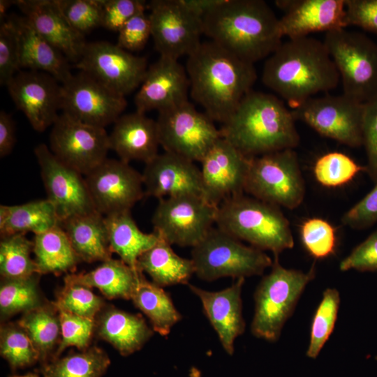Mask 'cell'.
<instances>
[{
	"mask_svg": "<svg viewBox=\"0 0 377 377\" xmlns=\"http://www.w3.org/2000/svg\"><path fill=\"white\" fill-rule=\"evenodd\" d=\"M189 94L214 121L224 123L257 80L254 64L209 40L186 60Z\"/></svg>",
	"mask_w": 377,
	"mask_h": 377,
	"instance_id": "1",
	"label": "cell"
},
{
	"mask_svg": "<svg viewBox=\"0 0 377 377\" xmlns=\"http://www.w3.org/2000/svg\"><path fill=\"white\" fill-rule=\"evenodd\" d=\"M261 79L295 108L336 88L340 76L324 43L305 36L282 42L266 59Z\"/></svg>",
	"mask_w": 377,
	"mask_h": 377,
	"instance_id": "2",
	"label": "cell"
},
{
	"mask_svg": "<svg viewBox=\"0 0 377 377\" xmlns=\"http://www.w3.org/2000/svg\"><path fill=\"white\" fill-rule=\"evenodd\" d=\"M202 22L210 40L253 64L282 43L279 19L263 0H223Z\"/></svg>",
	"mask_w": 377,
	"mask_h": 377,
	"instance_id": "3",
	"label": "cell"
},
{
	"mask_svg": "<svg viewBox=\"0 0 377 377\" xmlns=\"http://www.w3.org/2000/svg\"><path fill=\"white\" fill-rule=\"evenodd\" d=\"M295 121L280 98L252 90L219 130L222 138L252 158L294 149L300 140Z\"/></svg>",
	"mask_w": 377,
	"mask_h": 377,
	"instance_id": "4",
	"label": "cell"
},
{
	"mask_svg": "<svg viewBox=\"0 0 377 377\" xmlns=\"http://www.w3.org/2000/svg\"><path fill=\"white\" fill-rule=\"evenodd\" d=\"M216 225L239 240L274 256L294 246L290 223L279 207L241 193L223 200Z\"/></svg>",
	"mask_w": 377,
	"mask_h": 377,
	"instance_id": "5",
	"label": "cell"
},
{
	"mask_svg": "<svg viewBox=\"0 0 377 377\" xmlns=\"http://www.w3.org/2000/svg\"><path fill=\"white\" fill-rule=\"evenodd\" d=\"M272 269L263 276L254 294L255 311L251 331L257 338L276 341L293 313L307 284L315 276V267L307 272L287 269L274 256Z\"/></svg>",
	"mask_w": 377,
	"mask_h": 377,
	"instance_id": "6",
	"label": "cell"
},
{
	"mask_svg": "<svg viewBox=\"0 0 377 377\" xmlns=\"http://www.w3.org/2000/svg\"><path fill=\"white\" fill-rule=\"evenodd\" d=\"M195 274L212 281L223 277L233 279L258 276L272 265L264 251L243 244L240 240L218 227L192 248Z\"/></svg>",
	"mask_w": 377,
	"mask_h": 377,
	"instance_id": "7",
	"label": "cell"
},
{
	"mask_svg": "<svg viewBox=\"0 0 377 377\" xmlns=\"http://www.w3.org/2000/svg\"><path fill=\"white\" fill-rule=\"evenodd\" d=\"M342 81L343 94L365 103L377 97V44L346 28L326 32L323 41Z\"/></svg>",
	"mask_w": 377,
	"mask_h": 377,
	"instance_id": "8",
	"label": "cell"
},
{
	"mask_svg": "<svg viewBox=\"0 0 377 377\" xmlns=\"http://www.w3.org/2000/svg\"><path fill=\"white\" fill-rule=\"evenodd\" d=\"M244 192L277 207H299L306 186L295 151L284 149L251 158Z\"/></svg>",
	"mask_w": 377,
	"mask_h": 377,
	"instance_id": "9",
	"label": "cell"
},
{
	"mask_svg": "<svg viewBox=\"0 0 377 377\" xmlns=\"http://www.w3.org/2000/svg\"><path fill=\"white\" fill-rule=\"evenodd\" d=\"M156 121L164 151L193 162H201L221 138L214 121L189 101L158 112Z\"/></svg>",
	"mask_w": 377,
	"mask_h": 377,
	"instance_id": "10",
	"label": "cell"
},
{
	"mask_svg": "<svg viewBox=\"0 0 377 377\" xmlns=\"http://www.w3.org/2000/svg\"><path fill=\"white\" fill-rule=\"evenodd\" d=\"M217 208L198 195L161 198L151 219L154 231L171 245L193 248L213 228Z\"/></svg>",
	"mask_w": 377,
	"mask_h": 377,
	"instance_id": "11",
	"label": "cell"
},
{
	"mask_svg": "<svg viewBox=\"0 0 377 377\" xmlns=\"http://www.w3.org/2000/svg\"><path fill=\"white\" fill-rule=\"evenodd\" d=\"M300 120L323 136L351 147L363 145L364 103L345 94L311 97L292 110Z\"/></svg>",
	"mask_w": 377,
	"mask_h": 377,
	"instance_id": "12",
	"label": "cell"
},
{
	"mask_svg": "<svg viewBox=\"0 0 377 377\" xmlns=\"http://www.w3.org/2000/svg\"><path fill=\"white\" fill-rule=\"evenodd\" d=\"M50 146L60 161L84 176L104 161L110 149L105 128L85 124L64 112L52 125Z\"/></svg>",
	"mask_w": 377,
	"mask_h": 377,
	"instance_id": "13",
	"label": "cell"
},
{
	"mask_svg": "<svg viewBox=\"0 0 377 377\" xmlns=\"http://www.w3.org/2000/svg\"><path fill=\"white\" fill-rule=\"evenodd\" d=\"M151 37L160 57L178 60L189 56L201 44L202 19L181 0H153L148 3Z\"/></svg>",
	"mask_w": 377,
	"mask_h": 377,
	"instance_id": "14",
	"label": "cell"
},
{
	"mask_svg": "<svg viewBox=\"0 0 377 377\" xmlns=\"http://www.w3.org/2000/svg\"><path fill=\"white\" fill-rule=\"evenodd\" d=\"M74 67L123 96L140 86L148 69L145 58L107 41L87 43Z\"/></svg>",
	"mask_w": 377,
	"mask_h": 377,
	"instance_id": "15",
	"label": "cell"
},
{
	"mask_svg": "<svg viewBox=\"0 0 377 377\" xmlns=\"http://www.w3.org/2000/svg\"><path fill=\"white\" fill-rule=\"evenodd\" d=\"M126 105L125 96L83 71L61 84L62 112L85 124L105 128L122 115Z\"/></svg>",
	"mask_w": 377,
	"mask_h": 377,
	"instance_id": "16",
	"label": "cell"
},
{
	"mask_svg": "<svg viewBox=\"0 0 377 377\" xmlns=\"http://www.w3.org/2000/svg\"><path fill=\"white\" fill-rule=\"evenodd\" d=\"M34 154L47 199L60 222L97 212L82 174L60 161L43 143L36 147Z\"/></svg>",
	"mask_w": 377,
	"mask_h": 377,
	"instance_id": "17",
	"label": "cell"
},
{
	"mask_svg": "<svg viewBox=\"0 0 377 377\" xmlns=\"http://www.w3.org/2000/svg\"><path fill=\"white\" fill-rule=\"evenodd\" d=\"M84 178L96 211L104 216L131 211L145 196L142 175L121 159L107 158Z\"/></svg>",
	"mask_w": 377,
	"mask_h": 377,
	"instance_id": "18",
	"label": "cell"
},
{
	"mask_svg": "<svg viewBox=\"0 0 377 377\" xmlns=\"http://www.w3.org/2000/svg\"><path fill=\"white\" fill-rule=\"evenodd\" d=\"M16 108L31 127L43 132L54 124L61 110V84L48 73L20 71L6 84Z\"/></svg>",
	"mask_w": 377,
	"mask_h": 377,
	"instance_id": "19",
	"label": "cell"
},
{
	"mask_svg": "<svg viewBox=\"0 0 377 377\" xmlns=\"http://www.w3.org/2000/svg\"><path fill=\"white\" fill-rule=\"evenodd\" d=\"M250 159L221 138L200 162L204 198L218 207L225 199L244 193Z\"/></svg>",
	"mask_w": 377,
	"mask_h": 377,
	"instance_id": "20",
	"label": "cell"
},
{
	"mask_svg": "<svg viewBox=\"0 0 377 377\" xmlns=\"http://www.w3.org/2000/svg\"><path fill=\"white\" fill-rule=\"evenodd\" d=\"M190 82L178 60L160 57L146 72L135 96L136 111L161 112L188 101Z\"/></svg>",
	"mask_w": 377,
	"mask_h": 377,
	"instance_id": "21",
	"label": "cell"
},
{
	"mask_svg": "<svg viewBox=\"0 0 377 377\" xmlns=\"http://www.w3.org/2000/svg\"><path fill=\"white\" fill-rule=\"evenodd\" d=\"M142 175L145 197L160 200L193 195L204 198L200 169L195 162L181 156L167 151L158 154L145 164Z\"/></svg>",
	"mask_w": 377,
	"mask_h": 377,
	"instance_id": "22",
	"label": "cell"
},
{
	"mask_svg": "<svg viewBox=\"0 0 377 377\" xmlns=\"http://www.w3.org/2000/svg\"><path fill=\"white\" fill-rule=\"evenodd\" d=\"M275 5L283 13L279 18L281 34L289 39L348 26L345 0H276Z\"/></svg>",
	"mask_w": 377,
	"mask_h": 377,
	"instance_id": "23",
	"label": "cell"
},
{
	"mask_svg": "<svg viewBox=\"0 0 377 377\" xmlns=\"http://www.w3.org/2000/svg\"><path fill=\"white\" fill-rule=\"evenodd\" d=\"M15 5L34 29L58 49L69 61L81 57L87 44L62 14L57 0H17Z\"/></svg>",
	"mask_w": 377,
	"mask_h": 377,
	"instance_id": "24",
	"label": "cell"
},
{
	"mask_svg": "<svg viewBox=\"0 0 377 377\" xmlns=\"http://www.w3.org/2000/svg\"><path fill=\"white\" fill-rule=\"evenodd\" d=\"M244 278L237 279L229 287L216 292L207 291L188 284L199 297L204 313L216 331L225 351L232 355L234 343L246 327L242 315V289Z\"/></svg>",
	"mask_w": 377,
	"mask_h": 377,
	"instance_id": "25",
	"label": "cell"
},
{
	"mask_svg": "<svg viewBox=\"0 0 377 377\" xmlns=\"http://www.w3.org/2000/svg\"><path fill=\"white\" fill-rule=\"evenodd\" d=\"M110 149L119 159L129 163L140 161L145 164L158 154L160 146L156 120L135 111L121 115L109 135Z\"/></svg>",
	"mask_w": 377,
	"mask_h": 377,
	"instance_id": "26",
	"label": "cell"
},
{
	"mask_svg": "<svg viewBox=\"0 0 377 377\" xmlns=\"http://www.w3.org/2000/svg\"><path fill=\"white\" fill-rule=\"evenodd\" d=\"M11 19L18 38L20 68L48 73L61 84L68 80L73 75L68 59L42 37L24 16Z\"/></svg>",
	"mask_w": 377,
	"mask_h": 377,
	"instance_id": "27",
	"label": "cell"
},
{
	"mask_svg": "<svg viewBox=\"0 0 377 377\" xmlns=\"http://www.w3.org/2000/svg\"><path fill=\"white\" fill-rule=\"evenodd\" d=\"M95 329L99 337L110 343L123 356L141 349L153 335V330L140 315L114 307L101 312Z\"/></svg>",
	"mask_w": 377,
	"mask_h": 377,
	"instance_id": "28",
	"label": "cell"
},
{
	"mask_svg": "<svg viewBox=\"0 0 377 377\" xmlns=\"http://www.w3.org/2000/svg\"><path fill=\"white\" fill-rule=\"evenodd\" d=\"M80 260L104 262L112 258L105 216L96 212L60 222Z\"/></svg>",
	"mask_w": 377,
	"mask_h": 377,
	"instance_id": "29",
	"label": "cell"
},
{
	"mask_svg": "<svg viewBox=\"0 0 377 377\" xmlns=\"http://www.w3.org/2000/svg\"><path fill=\"white\" fill-rule=\"evenodd\" d=\"M142 274L141 271L133 269L121 259L110 258L88 272L68 274L64 281L96 288L108 299L130 300Z\"/></svg>",
	"mask_w": 377,
	"mask_h": 377,
	"instance_id": "30",
	"label": "cell"
},
{
	"mask_svg": "<svg viewBox=\"0 0 377 377\" xmlns=\"http://www.w3.org/2000/svg\"><path fill=\"white\" fill-rule=\"evenodd\" d=\"M105 223L112 252L130 267L138 269V258L156 244L159 235L154 231H141L131 211L105 216Z\"/></svg>",
	"mask_w": 377,
	"mask_h": 377,
	"instance_id": "31",
	"label": "cell"
},
{
	"mask_svg": "<svg viewBox=\"0 0 377 377\" xmlns=\"http://www.w3.org/2000/svg\"><path fill=\"white\" fill-rule=\"evenodd\" d=\"M171 246L159 236L156 244L138 258V269L148 274L152 282L161 287L188 285L195 274L193 263L178 256Z\"/></svg>",
	"mask_w": 377,
	"mask_h": 377,
	"instance_id": "32",
	"label": "cell"
},
{
	"mask_svg": "<svg viewBox=\"0 0 377 377\" xmlns=\"http://www.w3.org/2000/svg\"><path fill=\"white\" fill-rule=\"evenodd\" d=\"M59 224L55 209L47 198L15 205H0L1 237L29 232L38 235Z\"/></svg>",
	"mask_w": 377,
	"mask_h": 377,
	"instance_id": "33",
	"label": "cell"
},
{
	"mask_svg": "<svg viewBox=\"0 0 377 377\" xmlns=\"http://www.w3.org/2000/svg\"><path fill=\"white\" fill-rule=\"evenodd\" d=\"M33 242L34 261L40 274L73 272L80 261L60 224L35 235Z\"/></svg>",
	"mask_w": 377,
	"mask_h": 377,
	"instance_id": "34",
	"label": "cell"
},
{
	"mask_svg": "<svg viewBox=\"0 0 377 377\" xmlns=\"http://www.w3.org/2000/svg\"><path fill=\"white\" fill-rule=\"evenodd\" d=\"M131 300L149 319L154 331L167 336L182 316L163 287L148 281L143 274L138 280Z\"/></svg>",
	"mask_w": 377,
	"mask_h": 377,
	"instance_id": "35",
	"label": "cell"
},
{
	"mask_svg": "<svg viewBox=\"0 0 377 377\" xmlns=\"http://www.w3.org/2000/svg\"><path fill=\"white\" fill-rule=\"evenodd\" d=\"M18 325L27 332L39 353L42 365L46 364L61 339V323L57 309L52 304L24 313Z\"/></svg>",
	"mask_w": 377,
	"mask_h": 377,
	"instance_id": "36",
	"label": "cell"
},
{
	"mask_svg": "<svg viewBox=\"0 0 377 377\" xmlns=\"http://www.w3.org/2000/svg\"><path fill=\"white\" fill-rule=\"evenodd\" d=\"M110 364L107 353L93 346L42 365L43 377H101Z\"/></svg>",
	"mask_w": 377,
	"mask_h": 377,
	"instance_id": "37",
	"label": "cell"
},
{
	"mask_svg": "<svg viewBox=\"0 0 377 377\" xmlns=\"http://www.w3.org/2000/svg\"><path fill=\"white\" fill-rule=\"evenodd\" d=\"M40 275L36 273L24 278L3 279L0 287L1 318L24 313L44 304L38 289Z\"/></svg>",
	"mask_w": 377,
	"mask_h": 377,
	"instance_id": "38",
	"label": "cell"
},
{
	"mask_svg": "<svg viewBox=\"0 0 377 377\" xmlns=\"http://www.w3.org/2000/svg\"><path fill=\"white\" fill-rule=\"evenodd\" d=\"M33 249L34 242L26 237V234L1 237L0 273L2 279L24 278L38 273L36 263L31 257Z\"/></svg>",
	"mask_w": 377,
	"mask_h": 377,
	"instance_id": "39",
	"label": "cell"
},
{
	"mask_svg": "<svg viewBox=\"0 0 377 377\" xmlns=\"http://www.w3.org/2000/svg\"><path fill=\"white\" fill-rule=\"evenodd\" d=\"M336 288H327L313 318L306 356L315 359L332 333L340 305Z\"/></svg>",
	"mask_w": 377,
	"mask_h": 377,
	"instance_id": "40",
	"label": "cell"
},
{
	"mask_svg": "<svg viewBox=\"0 0 377 377\" xmlns=\"http://www.w3.org/2000/svg\"><path fill=\"white\" fill-rule=\"evenodd\" d=\"M0 353L13 370L33 365L40 358L31 340L18 323L1 327Z\"/></svg>",
	"mask_w": 377,
	"mask_h": 377,
	"instance_id": "41",
	"label": "cell"
},
{
	"mask_svg": "<svg viewBox=\"0 0 377 377\" xmlns=\"http://www.w3.org/2000/svg\"><path fill=\"white\" fill-rule=\"evenodd\" d=\"M366 171L365 166L356 163L341 152H330L317 159L313 173L324 186L337 187L350 182L358 173Z\"/></svg>",
	"mask_w": 377,
	"mask_h": 377,
	"instance_id": "42",
	"label": "cell"
},
{
	"mask_svg": "<svg viewBox=\"0 0 377 377\" xmlns=\"http://www.w3.org/2000/svg\"><path fill=\"white\" fill-rule=\"evenodd\" d=\"M57 300L52 302L58 311H64L78 316L95 319L103 309L104 302L87 286L64 283Z\"/></svg>",
	"mask_w": 377,
	"mask_h": 377,
	"instance_id": "43",
	"label": "cell"
},
{
	"mask_svg": "<svg viewBox=\"0 0 377 377\" xmlns=\"http://www.w3.org/2000/svg\"><path fill=\"white\" fill-rule=\"evenodd\" d=\"M68 23L83 34L101 27L103 0H57Z\"/></svg>",
	"mask_w": 377,
	"mask_h": 377,
	"instance_id": "44",
	"label": "cell"
},
{
	"mask_svg": "<svg viewBox=\"0 0 377 377\" xmlns=\"http://www.w3.org/2000/svg\"><path fill=\"white\" fill-rule=\"evenodd\" d=\"M58 312L61 323V339L52 360L57 358L69 346H75L81 350L88 348L96 326L95 319L64 311Z\"/></svg>",
	"mask_w": 377,
	"mask_h": 377,
	"instance_id": "45",
	"label": "cell"
},
{
	"mask_svg": "<svg viewBox=\"0 0 377 377\" xmlns=\"http://www.w3.org/2000/svg\"><path fill=\"white\" fill-rule=\"evenodd\" d=\"M302 242L309 253L316 258H324L334 253L336 232L327 221L313 218L305 221L301 226Z\"/></svg>",
	"mask_w": 377,
	"mask_h": 377,
	"instance_id": "46",
	"label": "cell"
},
{
	"mask_svg": "<svg viewBox=\"0 0 377 377\" xmlns=\"http://www.w3.org/2000/svg\"><path fill=\"white\" fill-rule=\"evenodd\" d=\"M21 71L17 34L10 17L0 25V84L8 82Z\"/></svg>",
	"mask_w": 377,
	"mask_h": 377,
	"instance_id": "47",
	"label": "cell"
},
{
	"mask_svg": "<svg viewBox=\"0 0 377 377\" xmlns=\"http://www.w3.org/2000/svg\"><path fill=\"white\" fill-rule=\"evenodd\" d=\"M147 8L148 3L142 0H103L101 27L119 32L128 21Z\"/></svg>",
	"mask_w": 377,
	"mask_h": 377,
	"instance_id": "48",
	"label": "cell"
},
{
	"mask_svg": "<svg viewBox=\"0 0 377 377\" xmlns=\"http://www.w3.org/2000/svg\"><path fill=\"white\" fill-rule=\"evenodd\" d=\"M362 135L363 145L367 156L366 172L376 182L377 181V97L364 103Z\"/></svg>",
	"mask_w": 377,
	"mask_h": 377,
	"instance_id": "49",
	"label": "cell"
},
{
	"mask_svg": "<svg viewBox=\"0 0 377 377\" xmlns=\"http://www.w3.org/2000/svg\"><path fill=\"white\" fill-rule=\"evenodd\" d=\"M151 36V27L149 15L141 13L128 21L118 32L117 45L131 52L144 48Z\"/></svg>",
	"mask_w": 377,
	"mask_h": 377,
	"instance_id": "50",
	"label": "cell"
},
{
	"mask_svg": "<svg viewBox=\"0 0 377 377\" xmlns=\"http://www.w3.org/2000/svg\"><path fill=\"white\" fill-rule=\"evenodd\" d=\"M341 271H377V230L357 245L339 264Z\"/></svg>",
	"mask_w": 377,
	"mask_h": 377,
	"instance_id": "51",
	"label": "cell"
},
{
	"mask_svg": "<svg viewBox=\"0 0 377 377\" xmlns=\"http://www.w3.org/2000/svg\"><path fill=\"white\" fill-rule=\"evenodd\" d=\"M341 222L357 230L370 228L377 222V181L374 187L342 216Z\"/></svg>",
	"mask_w": 377,
	"mask_h": 377,
	"instance_id": "52",
	"label": "cell"
},
{
	"mask_svg": "<svg viewBox=\"0 0 377 377\" xmlns=\"http://www.w3.org/2000/svg\"><path fill=\"white\" fill-rule=\"evenodd\" d=\"M348 26L377 34V0H345Z\"/></svg>",
	"mask_w": 377,
	"mask_h": 377,
	"instance_id": "53",
	"label": "cell"
},
{
	"mask_svg": "<svg viewBox=\"0 0 377 377\" xmlns=\"http://www.w3.org/2000/svg\"><path fill=\"white\" fill-rule=\"evenodd\" d=\"M16 142L15 122L10 114L0 112V157L9 155Z\"/></svg>",
	"mask_w": 377,
	"mask_h": 377,
	"instance_id": "54",
	"label": "cell"
},
{
	"mask_svg": "<svg viewBox=\"0 0 377 377\" xmlns=\"http://www.w3.org/2000/svg\"><path fill=\"white\" fill-rule=\"evenodd\" d=\"M181 1L191 12L202 19L223 0H181Z\"/></svg>",
	"mask_w": 377,
	"mask_h": 377,
	"instance_id": "55",
	"label": "cell"
},
{
	"mask_svg": "<svg viewBox=\"0 0 377 377\" xmlns=\"http://www.w3.org/2000/svg\"><path fill=\"white\" fill-rule=\"evenodd\" d=\"M15 4V1L0 0V21L3 22L6 18V14L12 5Z\"/></svg>",
	"mask_w": 377,
	"mask_h": 377,
	"instance_id": "56",
	"label": "cell"
},
{
	"mask_svg": "<svg viewBox=\"0 0 377 377\" xmlns=\"http://www.w3.org/2000/svg\"><path fill=\"white\" fill-rule=\"evenodd\" d=\"M10 377H39V376L37 373L30 372L23 376H12Z\"/></svg>",
	"mask_w": 377,
	"mask_h": 377,
	"instance_id": "57",
	"label": "cell"
}]
</instances>
